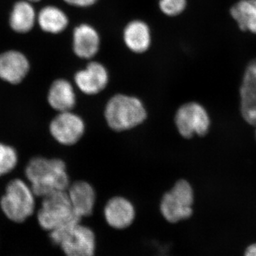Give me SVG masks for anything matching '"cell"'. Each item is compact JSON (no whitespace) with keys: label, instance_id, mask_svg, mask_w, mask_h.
I'll return each mask as SVG.
<instances>
[{"label":"cell","instance_id":"1","mask_svg":"<svg viewBox=\"0 0 256 256\" xmlns=\"http://www.w3.org/2000/svg\"><path fill=\"white\" fill-rule=\"evenodd\" d=\"M25 174L36 196L66 192L70 186L66 165L63 160L36 156L28 162Z\"/></svg>","mask_w":256,"mask_h":256},{"label":"cell","instance_id":"2","mask_svg":"<svg viewBox=\"0 0 256 256\" xmlns=\"http://www.w3.org/2000/svg\"><path fill=\"white\" fill-rule=\"evenodd\" d=\"M104 117L110 129L122 132L142 124L148 112L142 101L137 97L119 94L108 101Z\"/></svg>","mask_w":256,"mask_h":256},{"label":"cell","instance_id":"3","mask_svg":"<svg viewBox=\"0 0 256 256\" xmlns=\"http://www.w3.org/2000/svg\"><path fill=\"white\" fill-rule=\"evenodd\" d=\"M35 196L30 184L20 178H14L8 183L0 206L10 220L22 223L34 213Z\"/></svg>","mask_w":256,"mask_h":256},{"label":"cell","instance_id":"4","mask_svg":"<svg viewBox=\"0 0 256 256\" xmlns=\"http://www.w3.org/2000/svg\"><path fill=\"white\" fill-rule=\"evenodd\" d=\"M37 220L42 228L52 232L66 224L78 223L82 218L74 213L66 191L55 192L43 197Z\"/></svg>","mask_w":256,"mask_h":256},{"label":"cell","instance_id":"5","mask_svg":"<svg viewBox=\"0 0 256 256\" xmlns=\"http://www.w3.org/2000/svg\"><path fill=\"white\" fill-rule=\"evenodd\" d=\"M194 200L192 185L186 180H178L173 188L163 195L160 202V212L170 223L188 220L193 213Z\"/></svg>","mask_w":256,"mask_h":256},{"label":"cell","instance_id":"6","mask_svg":"<svg viewBox=\"0 0 256 256\" xmlns=\"http://www.w3.org/2000/svg\"><path fill=\"white\" fill-rule=\"evenodd\" d=\"M174 122L180 136L186 139L204 136L210 130V124L206 109L196 102L180 106L175 114Z\"/></svg>","mask_w":256,"mask_h":256},{"label":"cell","instance_id":"7","mask_svg":"<svg viewBox=\"0 0 256 256\" xmlns=\"http://www.w3.org/2000/svg\"><path fill=\"white\" fill-rule=\"evenodd\" d=\"M85 130L84 120L72 111L58 112L50 124V134L62 146H72L76 144L84 136Z\"/></svg>","mask_w":256,"mask_h":256},{"label":"cell","instance_id":"8","mask_svg":"<svg viewBox=\"0 0 256 256\" xmlns=\"http://www.w3.org/2000/svg\"><path fill=\"white\" fill-rule=\"evenodd\" d=\"M60 245L66 256H94L95 234L88 227L77 224L66 233Z\"/></svg>","mask_w":256,"mask_h":256},{"label":"cell","instance_id":"9","mask_svg":"<svg viewBox=\"0 0 256 256\" xmlns=\"http://www.w3.org/2000/svg\"><path fill=\"white\" fill-rule=\"evenodd\" d=\"M74 82L79 90L86 95H96L107 86L108 72L102 64L90 62L85 68L75 74Z\"/></svg>","mask_w":256,"mask_h":256},{"label":"cell","instance_id":"10","mask_svg":"<svg viewBox=\"0 0 256 256\" xmlns=\"http://www.w3.org/2000/svg\"><path fill=\"white\" fill-rule=\"evenodd\" d=\"M30 62L18 50H6L0 54V78L10 84L22 82L30 72Z\"/></svg>","mask_w":256,"mask_h":256},{"label":"cell","instance_id":"11","mask_svg":"<svg viewBox=\"0 0 256 256\" xmlns=\"http://www.w3.org/2000/svg\"><path fill=\"white\" fill-rule=\"evenodd\" d=\"M240 111L244 120L256 126V60L249 64L240 88Z\"/></svg>","mask_w":256,"mask_h":256},{"label":"cell","instance_id":"12","mask_svg":"<svg viewBox=\"0 0 256 256\" xmlns=\"http://www.w3.org/2000/svg\"><path fill=\"white\" fill-rule=\"evenodd\" d=\"M104 216L106 222L112 228L124 229L132 224L136 218V210L128 198L114 196L106 203Z\"/></svg>","mask_w":256,"mask_h":256},{"label":"cell","instance_id":"13","mask_svg":"<svg viewBox=\"0 0 256 256\" xmlns=\"http://www.w3.org/2000/svg\"><path fill=\"white\" fill-rule=\"evenodd\" d=\"M67 193L76 214L80 218L92 214L95 206L96 193L90 184L85 181L75 182L70 184Z\"/></svg>","mask_w":256,"mask_h":256},{"label":"cell","instance_id":"14","mask_svg":"<svg viewBox=\"0 0 256 256\" xmlns=\"http://www.w3.org/2000/svg\"><path fill=\"white\" fill-rule=\"evenodd\" d=\"M100 44V36L90 25L82 24L74 30V50L79 58L90 60L95 56L98 52Z\"/></svg>","mask_w":256,"mask_h":256},{"label":"cell","instance_id":"15","mask_svg":"<svg viewBox=\"0 0 256 256\" xmlns=\"http://www.w3.org/2000/svg\"><path fill=\"white\" fill-rule=\"evenodd\" d=\"M48 104L58 112L72 111L76 104L73 86L66 79H57L50 85L47 95Z\"/></svg>","mask_w":256,"mask_h":256},{"label":"cell","instance_id":"16","mask_svg":"<svg viewBox=\"0 0 256 256\" xmlns=\"http://www.w3.org/2000/svg\"><path fill=\"white\" fill-rule=\"evenodd\" d=\"M124 40L126 46L131 52L137 54L144 53L150 46V30L144 22L134 20L124 28Z\"/></svg>","mask_w":256,"mask_h":256},{"label":"cell","instance_id":"17","mask_svg":"<svg viewBox=\"0 0 256 256\" xmlns=\"http://www.w3.org/2000/svg\"><path fill=\"white\" fill-rule=\"evenodd\" d=\"M37 22V15L32 3L28 0L18 2L13 6L10 16V25L16 33L31 31Z\"/></svg>","mask_w":256,"mask_h":256},{"label":"cell","instance_id":"18","mask_svg":"<svg viewBox=\"0 0 256 256\" xmlns=\"http://www.w3.org/2000/svg\"><path fill=\"white\" fill-rule=\"evenodd\" d=\"M37 23L47 33H62L68 24V18L65 12L57 6H45L37 15Z\"/></svg>","mask_w":256,"mask_h":256},{"label":"cell","instance_id":"19","mask_svg":"<svg viewBox=\"0 0 256 256\" xmlns=\"http://www.w3.org/2000/svg\"><path fill=\"white\" fill-rule=\"evenodd\" d=\"M230 12L240 30L256 34V0H240Z\"/></svg>","mask_w":256,"mask_h":256},{"label":"cell","instance_id":"20","mask_svg":"<svg viewBox=\"0 0 256 256\" xmlns=\"http://www.w3.org/2000/svg\"><path fill=\"white\" fill-rule=\"evenodd\" d=\"M18 163V154L12 146L0 143V176L11 172Z\"/></svg>","mask_w":256,"mask_h":256},{"label":"cell","instance_id":"21","mask_svg":"<svg viewBox=\"0 0 256 256\" xmlns=\"http://www.w3.org/2000/svg\"><path fill=\"white\" fill-rule=\"evenodd\" d=\"M186 0H160V8L166 16H174L181 14L186 8Z\"/></svg>","mask_w":256,"mask_h":256},{"label":"cell","instance_id":"22","mask_svg":"<svg viewBox=\"0 0 256 256\" xmlns=\"http://www.w3.org/2000/svg\"><path fill=\"white\" fill-rule=\"evenodd\" d=\"M64 1L72 6L87 8L95 4L97 0H64Z\"/></svg>","mask_w":256,"mask_h":256},{"label":"cell","instance_id":"23","mask_svg":"<svg viewBox=\"0 0 256 256\" xmlns=\"http://www.w3.org/2000/svg\"><path fill=\"white\" fill-rule=\"evenodd\" d=\"M245 256H256V244L248 248Z\"/></svg>","mask_w":256,"mask_h":256},{"label":"cell","instance_id":"24","mask_svg":"<svg viewBox=\"0 0 256 256\" xmlns=\"http://www.w3.org/2000/svg\"><path fill=\"white\" fill-rule=\"evenodd\" d=\"M28 1L30 2H35L40 1V0H28Z\"/></svg>","mask_w":256,"mask_h":256}]
</instances>
